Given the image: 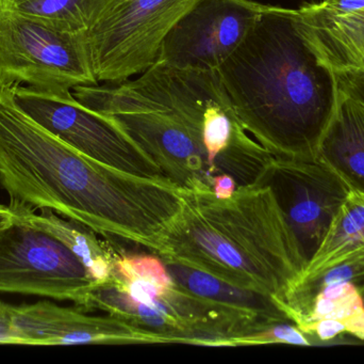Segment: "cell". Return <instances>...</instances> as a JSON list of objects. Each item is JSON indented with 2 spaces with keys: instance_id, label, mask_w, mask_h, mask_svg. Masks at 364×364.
Wrapping results in <instances>:
<instances>
[{
  "instance_id": "1",
  "label": "cell",
  "mask_w": 364,
  "mask_h": 364,
  "mask_svg": "<svg viewBox=\"0 0 364 364\" xmlns=\"http://www.w3.org/2000/svg\"><path fill=\"white\" fill-rule=\"evenodd\" d=\"M0 184L11 205L50 209L104 236L151 248L179 205L168 182L136 177L73 149L0 89Z\"/></svg>"
},
{
  "instance_id": "2",
  "label": "cell",
  "mask_w": 364,
  "mask_h": 364,
  "mask_svg": "<svg viewBox=\"0 0 364 364\" xmlns=\"http://www.w3.org/2000/svg\"><path fill=\"white\" fill-rule=\"evenodd\" d=\"M216 72L255 140L275 157L316 160L340 83L299 31L296 9L269 4Z\"/></svg>"
},
{
  "instance_id": "3",
  "label": "cell",
  "mask_w": 364,
  "mask_h": 364,
  "mask_svg": "<svg viewBox=\"0 0 364 364\" xmlns=\"http://www.w3.org/2000/svg\"><path fill=\"white\" fill-rule=\"evenodd\" d=\"M282 303L304 265L271 188L254 183L230 198L182 190L181 209L155 252Z\"/></svg>"
},
{
  "instance_id": "4",
  "label": "cell",
  "mask_w": 364,
  "mask_h": 364,
  "mask_svg": "<svg viewBox=\"0 0 364 364\" xmlns=\"http://www.w3.org/2000/svg\"><path fill=\"white\" fill-rule=\"evenodd\" d=\"M89 36L0 6V89L97 85Z\"/></svg>"
},
{
  "instance_id": "5",
  "label": "cell",
  "mask_w": 364,
  "mask_h": 364,
  "mask_svg": "<svg viewBox=\"0 0 364 364\" xmlns=\"http://www.w3.org/2000/svg\"><path fill=\"white\" fill-rule=\"evenodd\" d=\"M81 309L100 310L155 335L161 343L237 346L245 331L213 303L174 284L153 301L140 303L117 278L95 284Z\"/></svg>"
},
{
  "instance_id": "6",
  "label": "cell",
  "mask_w": 364,
  "mask_h": 364,
  "mask_svg": "<svg viewBox=\"0 0 364 364\" xmlns=\"http://www.w3.org/2000/svg\"><path fill=\"white\" fill-rule=\"evenodd\" d=\"M95 284L68 246L14 212L0 229V292L70 301L81 308Z\"/></svg>"
},
{
  "instance_id": "7",
  "label": "cell",
  "mask_w": 364,
  "mask_h": 364,
  "mask_svg": "<svg viewBox=\"0 0 364 364\" xmlns=\"http://www.w3.org/2000/svg\"><path fill=\"white\" fill-rule=\"evenodd\" d=\"M17 105L53 136L83 155L136 177L168 182L108 118L81 104L72 90L13 88Z\"/></svg>"
},
{
  "instance_id": "8",
  "label": "cell",
  "mask_w": 364,
  "mask_h": 364,
  "mask_svg": "<svg viewBox=\"0 0 364 364\" xmlns=\"http://www.w3.org/2000/svg\"><path fill=\"white\" fill-rule=\"evenodd\" d=\"M197 1L122 0L89 33L98 83H122L149 70L171 30Z\"/></svg>"
},
{
  "instance_id": "9",
  "label": "cell",
  "mask_w": 364,
  "mask_h": 364,
  "mask_svg": "<svg viewBox=\"0 0 364 364\" xmlns=\"http://www.w3.org/2000/svg\"><path fill=\"white\" fill-rule=\"evenodd\" d=\"M256 183L271 188L307 269L352 189L316 160L274 157Z\"/></svg>"
},
{
  "instance_id": "10",
  "label": "cell",
  "mask_w": 364,
  "mask_h": 364,
  "mask_svg": "<svg viewBox=\"0 0 364 364\" xmlns=\"http://www.w3.org/2000/svg\"><path fill=\"white\" fill-rule=\"evenodd\" d=\"M267 6L254 0H198L162 43L158 61L178 68L216 70Z\"/></svg>"
},
{
  "instance_id": "11",
  "label": "cell",
  "mask_w": 364,
  "mask_h": 364,
  "mask_svg": "<svg viewBox=\"0 0 364 364\" xmlns=\"http://www.w3.org/2000/svg\"><path fill=\"white\" fill-rule=\"evenodd\" d=\"M161 343L159 338L107 314L91 316L82 310L40 301L10 306V344L75 345V344Z\"/></svg>"
},
{
  "instance_id": "12",
  "label": "cell",
  "mask_w": 364,
  "mask_h": 364,
  "mask_svg": "<svg viewBox=\"0 0 364 364\" xmlns=\"http://www.w3.org/2000/svg\"><path fill=\"white\" fill-rule=\"evenodd\" d=\"M296 24L308 44L337 75L364 78V6L333 12L318 4L296 9Z\"/></svg>"
},
{
  "instance_id": "13",
  "label": "cell",
  "mask_w": 364,
  "mask_h": 364,
  "mask_svg": "<svg viewBox=\"0 0 364 364\" xmlns=\"http://www.w3.org/2000/svg\"><path fill=\"white\" fill-rule=\"evenodd\" d=\"M174 284L205 299L244 327L250 337L278 323H293L276 299L247 288H239L205 271L174 261L161 259Z\"/></svg>"
},
{
  "instance_id": "14",
  "label": "cell",
  "mask_w": 364,
  "mask_h": 364,
  "mask_svg": "<svg viewBox=\"0 0 364 364\" xmlns=\"http://www.w3.org/2000/svg\"><path fill=\"white\" fill-rule=\"evenodd\" d=\"M316 160L333 169L350 189L364 194V103L341 88Z\"/></svg>"
},
{
  "instance_id": "15",
  "label": "cell",
  "mask_w": 364,
  "mask_h": 364,
  "mask_svg": "<svg viewBox=\"0 0 364 364\" xmlns=\"http://www.w3.org/2000/svg\"><path fill=\"white\" fill-rule=\"evenodd\" d=\"M9 207L30 224L50 233L68 246L85 263L97 284L107 281L112 276L121 254L98 239L95 235L97 233L91 229L70 218L58 216L50 209H42V213L36 214L26 207Z\"/></svg>"
},
{
  "instance_id": "16",
  "label": "cell",
  "mask_w": 364,
  "mask_h": 364,
  "mask_svg": "<svg viewBox=\"0 0 364 364\" xmlns=\"http://www.w3.org/2000/svg\"><path fill=\"white\" fill-rule=\"evenodd\" d=\"M364 256V194L350 190L320 249L301 278Z\"/></svg>"
},
{
  "instance_id": "17",
  "label": "cell",
  "mask_w": 364,
  "mask_h": 364,
  "mask_svg": "<svg viewBox=\"0 0 364 364\" xmlns=\"http://www.w3.org/2000/svg\"><path fill=\"white\" fill-rule=\"evenodd\" d=\"M122 0H0V6L70 33L90 32Z\"/></svg>"
},
{
  "instance_id": "18",
  "label": "cell",
  "mask_w": 364,
  "mask_h": 364,
  "mask_svg": "<svg viewBox=\"0 0 364 364\" xmlns=\"http://www.w3.org/2000/svg\"><path fill=\"white\" fill-rule=\"evenodd\" d=\"M364 308L360 290L352 282L336 284L316 293L294 318V324L306 333L308 327L322 320L346 322Z\"/></svg>"
},
{
  "instance_id": "19",
  "label": "cell",
  "mask_w": 364,
  "mask_h": 364,
  "mask_svg": "<svg viewBox=\"0 0 364 364\" xmlns=\"http://www.w3.org/2000/svg\"><path fill=\"white\" fill-rule=\"evenodd\" d=\"M112 275L124 281L149 280L164 286L173 284L164 261L155 254H119Z\"/></svg>"
},
{
  "instance_id": "20",
  "label": "cell",
  "mask_w": 364,
  "mask_h": 364,
  "mask_svg": "<svg viewBox=\"0 0 364 364\" xmlns=\"http://www.w3.org/2000/svg\"><path fill=\"white\" fill-rule=\"evenodd\" d=\"M286 343L292 345L310 346L309 337L294 323H278L262 333H257L250 340L248 345L259 344Z\"/></svg>"
},
{
  "instance_id": "21",
  "label": "cell",
  "mask_w": 364,
  "mask_h": 364,
  "mask_svg": "<svg viewBox=\"0 0 364 364\" xmlns=\"http://www.w3.org/2000/svg\"><path fill=\"white\" fill-rule=\"evenodd\" d=\"M346 325L342 321L322 320L308 327L306 335L314 337L321 342L333 341L340 336L346 335Z\"/></svg>"
},
{
  "instance_id": "22",
  "label": "cell",
  "mask_w": 364,
  "mask_h": 364,
  "mask_svg": "<svg viewBox=\"0 0 364 364\" xmlns=\"http://www.w3.org/2000/svg\"><path fill=\"white\" fill-rule=\"evenodd\" d=\"M237 189V182L230 175H218L214 177L212 192L215 194L216 198H230Z\"/></svg>"
},
{
  "instance_id": "23",
  "label": "cell",
  "mask_w": 364,
  "mask_h": 364,
  "mask_svg": "<svg viewBox=\"0 0 364 364\" xmlns=\"http://www.w3.org/2000/svg\"><path fill=\"white\" fill-rule=\"evenodd\" d=\"M337 76L341 89L364 103V78L346 76V75H337Z\"/></svg>"
},
{
  "instance_id": "24",
  "label": "cell",
  "mask_w": 364,
  "mask_h": 364,
  "mask_svg": "<svg viewBox=\"0 0 364 364\" xmlns=\"http://www.w3.org/2000/svg\"><path fill=\"white\" fill-rule=\"evenodd\" d=\"M318 6L333 12H348L355 9L363 8L364 0H323Z\"/></svg>"
},
{
  "instance_id": "25",
  "label": "cell",
  "mask_w": 364,
  "mask_h": 364,
  "mask_svg": "<svg viewBox=\"0 0 364 364\" xmlns=\"http://www.w3.org/2000/svg\"><path fill=\"white\" fill-rule=\"evenodd\" d=\"M346 325V333L364 341V308L363 311L355 314L352 318L343 322Z\"/></svg>"
},
{
  "instance_id": "26",
  "label": "cell",
  "mask_w": 364,
  "mask_h": 364,
  "mask_svg": "<svg viewBox=\"0 0 364 364\" xmlns=\"http://www.w3.org/2000/svg\"><path fill=\"white\" fill-rule=\"evenodd\" d=\"M0 344H10V305L0 303Z\"/></svg>"
},
{
  "instance_id": "27",
  "label": "cell",
  "mask_w": 364,
  "mask_h": 364,
  "mask_svg": "<svg viewBox=\"0 0 364 364\" xmlns=\"http://www.w3.org/2000/svg\"><path fill=\"white\" fill-rule=\"evenodd\" d=\"M13 217V211L8 205L0 204V229L4 228Z\"/></svg>"
},
{
  "instance_id": "28",
  "label": "cell",
  "mask_w": 364,
  "mask_h": 364,
  "mask_svg": "<svg viewBox=\"0 0 364 364\" xmlns=\"http://www.w3.org/2000/svg\"><path fill=\"white\" fill-rule=\"evenodd\" d=\"M361 296H363V306H364V288L363 291H361Z\"/></svg>"
}]
</instances>
